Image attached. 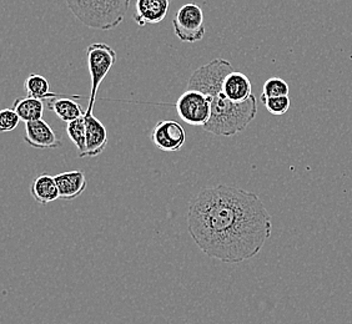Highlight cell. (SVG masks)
<instances>
[{
    "instance_id": "obj_5",
    "label": "cell",
    "mask_w": 352,
    "mask_h": 324,
    "mask_svg": "<svg viewBox=\"0 0 352 324\" xmlns=\"http://www.w3.org/2000/svg\"><path fill=\"white\" fill-rule=\"evenodd\" d=\"M175 108L177 115L185 124L201 128L208 125L212 114L210 96L192 89H188L180 95Z\"/></svg>"
},
{
    "instance_id": "obj_7",
    "label": "cell",
    "mask_w": 352,
    "mask_h": 324,
    "mask_svg": "<svg viewBox=\"0 0 352 324\" xmlns=\"http://www.w3.org/2000/svg\"><path fill=\"white\" fill-rule=\"evenodd\" d=\"M150 137L156 149L164 152H176L186 141V132L175 120H163L156 124Z\"/></svg>"
},
{
    "instance_id": "obj_6",
    "label": "cell",
    "mask_w": 352,
    "mask_h": 324,
    "mask_svg": "<svg viewBox=\"0 0 352 324\" xmlns=\"http://www.w3.org/2000/svg\"><path fill=\"white\" fill-rule=\"evenodd\" d=\"M173 27L176 36L184 43L203 40L205 25L201 8L194 3L185 4L176 12Z\"/></svg>"
},
{
    "instance_id": "obj_19",
    "label": "cell",
    "mask_w": 352,
    "mask_h": 324,
    "mask_svg": "<svg viewBox=\"0 0 352 324\" xmlns=\"http://www.w3.org/2000/svg\"><path fill=\"white\" fill-rule=\"evenodd\" d=\"M261 102L271 115H284L292 106V100L289 96L261 97Z\"/></svg>"
},
{
    "instance_id": "obj_3",
    "label": "cell",
    "mask_w": 352,
    "mask_h": 324,
    "mask_svg": "<svg viewBox=\"0 0 352 324\" xmlns=\"http://www.w3.org/2000/svg\"><path fill=\"white\" fill-rule=\"evenodd\" d=\"M131 0H65L69 10L82 25L95 30H113L122 24Z\"/></svg>"
},
{
    "instance_id": "obj_17",
    "label": "cell",
    "mask_w": 352,
    "mask_h": 324,
    "mask_svg": "<svg viewBox=\"0 0 352 324\" xmlns=\"http://www.w3.org/2000/svg\"><path fill=\"white\" fill-rule=\"evenodd\" d=\"M85 116V115H84ZM76 119L74 121L69 122L67 125V134L69 139L74 143L78 149V156L82 159L85 152V139H87V130H85V117Z\"/></svg>"
},
{
    "instance_id": "obj_9",
    "label": "cell",
    "mask_w": 352,
    "mask_h": 324,
    "mask_svg": "<svg viewBox=\"0 0 352 324\" xmlns=\"http://www.w3.org/2000/svg\"><path fill=\"white\" fill-rule=\"evenodd\" d=\"M85 152L82 157H96L102 154V151L108 145L109 137L107 128L100 120H98L93 114H85Z\"/></svg>"
},
{
    "instance_id": "obj_12",
    "label": "cell",
    "mask_w": 352,
    "mask_h": 324,
    "mask_svg": "<svg viewBox=\"0 0 352 324\" xmlns=\"http://www.w3.org/2000/svg\"><path fill=\"white\" fill-rule=\"evenodd\" d=\"M55 181L63 200H74L80 196L88 186L87 177L82 171L63 172L55 176Z\"/></svg>"
},
{
    "instance_id": "obj_16",
    "label": "cell",
    "mask_w": 352,
    "mask_h": 324,
    "mask_svg": "<svg viewBox=\"0 0 352 324\" xmlns=\"http://www.w3.org/2000/svg\"><path fill=\"white\" fill-rule=\"evenodd\" d=\"M24 89L29 97L39 100H50L56 97V94L50 91V84L43 75H29L24 82Z\"/></svg>"
},
{
    "instance_id": "obj_8",
    "label": "cell",
    "mask_w": 352,
    "mask_h": 324,
    "mask_svg": "<svg viewBox=\"0 0 352 324\" xmlns=\"http://www.w3.org/2000/svg\"><path fill=\"white\" fill-rule=\"evenodd\" d=\"M24 140L34 149H58L61 146L60 137L43 119L25 124Z\"/></svg>"
},
{
    "instance_id": "obj_11",
    "label": "cell",
    "mask_w": 352,
    "mask_h": 324,
    "mask_svg": "<svg viewBox=\"0 0 352 324\" xmlns=\"http://www.w3.org/2000/svg\"><path fill=\"white\" fill-rule=\"evenodd\" d=\"M225 96L232 102H245L252 96V85L246 75L240 71H231L223 82Z\"/></svg>"
},
{
    "instance_id": "obj_18",
    "label": "cell",
    "mask_w": 352,
    "mask_h": 324,
    "mask_svg": "<svg viewBox=\"0 0 352 324\" xmlns=\"http://www.w3.org/2000/svg\"><path fill=\"white\" fill-rule=\"evenodd\" d=\"M290 88L286 81L280 78H271L266 81L263 88L261 97H278V96H289Z\"/></svg>"
},
{
    "instance_id": "obj_20",
    "label": "cell",
    "mask_w": 352,
    "mask_h": 324,
    "mask_svg": "<svg viewBox=\"0 0 352 324\" xmlns=\"http://www.w3.org/2000/svg\"><path fill=\"white\" fill-rule=\"evenodd\" d=\"M21 117L14 108H4L0 113V130L3 132H10L19 125Z\"/></svg>"
},
{
    "instance_id": "obj_14",
    "label": "cell",
    "mask_w": 352,
    "mask_h": 324,
    "mask_svg": "<svg viewBox=\"0 0 352 324\" xmlns=\"http://www.w3.org/2000/svg\"><path fill=\"white\" fill-rule=\"evenodd\" d=\"M47 106L50 110L54 111L55 115L58 116L61 121L67 122V124L85 115V111L82 110V106L70 97L50 99V100H47Z\"/></svg>"
},
{
    "instance_id": "obj_10",
    "label": "cell",
    "mask_w": 352,
    "mask_h": 324,
    "mask_svg": "<svg viewBox=\"0 0 352 324\" xmlns=\"http://www.w3.org/2000/svg\"><path fill=\"white\" fill-rule=\"evenodd\" d=\"M170 0H136L134 21L138 25H154L165 19L169 12Z\"/></svg>"
},
{
    "instance_id": "obj_2",
    "label": "cell",
    "mask_w": 352,
    "mask_h": 324,
    "mask_svg": "<svg viewBox=\"0 0 352 324\" xmlns=\"http://www.w3.org/2000/svg\"><path fill=\"white\" fill-rule=\"evenodd\" d=\"M234 71L230 61L214 59L197 68L188 82V89L209 95L212 106L210 121L204 130L212 135L234 136L244 131L258 114V100L252 95L245 102H232L223 91V82Z\"/></svg>"
},
{
    "instance_id": "obj_1",
    "label": "cell",
    "mask_w": 352,
    "mask_h": 324,
    "mask_svg": "<svg viewBox=\"0 0 352 324\" xmlns=\"http://www.w3.org/2000/svg\"><path fill=\"white\" fill-rule=\"evenodd\" d=\"M188 230L206 256L234 264L258 256L271 237L272 221L258 195L217 185L190 201Z\"/></svg>"
},
{
    "instance_id": "obj_15",
    "label": "cell",
    "mask_w": 352,
    "mask_h": 324,
    "mask_svg": "<svg viewBox=\"0 0 352 324\" xmlns=\"http://www.w3.org/2000/svg\"><path fill=\"white\" fill-rule=\"evenodd\" d=\"M13 108L21 117V121H24L25 124L41 120L43 114H44L43 100L29 97V96L24 99H16L14 102Z\"/></svg>"
},
{
    "instance_id": "obj_4",
    "label": "cell",
    "mask_w": 352,
    "mask_h": 324,
    "mask_svg": "<svg viewBox=\"0 0 352 324\" xmlns=\"http://www.w3.org/2000/svg\"><path fill=\"white\" fill-rule=\"evenodd\" d=\"M87 59H88L89 74L91 79V91L89 99L88 108L85 110L87 115H91L94 110L98 90L102 85V80L107 78L109 71L114 67L118 59L116 50L104 44L94 43L87 49Z\"/></svg>"
},
{
    "instance_id": "obj_13",
    "label": "cell",
    "mask_w": 352,
    "mask_h": 324,
    "mask_svg": "<svg viewBox=\"0 0 352 324\" xmlns=\"http://www.w3.org/2000/svg\"><path fill=\"white\" fill-rule=\"evenodd\" d=\"M30 192L35 201L41 205H49L60 198L55 177L47 174H43L35 178L30 186Z\"/></svg>"
}]
</instances>
